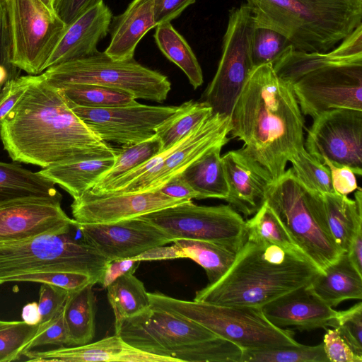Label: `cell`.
I'll return each instance as SVG.
<instances>
[{
	"label": "cell",
	"mask_w": 362,
	"mask_h": 362,
	"mask_svg": "<svg viewBox=\"0 0 362 362\" xmlns=\"http://www.w3.org/2000/svg\"><path fill=\"white\" fill-rule=\"evenodd\" d=\"M139 217L162 230L172 243L204 240L236 254L247 240L245 221L229 204L199 206L189 200Z\"/></svg>",
	"instance_id": "11"
},
{
	"label": "cell",
	"mask_w": 362,
	"mask_h": 362,
	"mask_svg": "<svg viewBox=\"0 0 362 362\" xmlns=\"http://www.w3.org/2000/svg\"><path fill=\"white\" fill-rule=\"evenodd\" d=\"M39 325L0 320V362L18 360L37 331Z\"/></svg>",
	"instance_id": "40"
},
{
	"label": "cell",
	"mask_w": 362,
	"mask_h": 362,
	"mask_svg": "<svg viewBox=\"0 0 362 362\" xmlns=\"http://www.w3.org/2000/svg\"><path fill=\"white\" fill-rule=\"evenodd\" d=\"M56 88L69 84H95L127 91L136 99L163 103L171 83L163 74L134 59L118 61L104 52L51 66L40 74Z\"/></svg>",
	"instance_id": "10"
},
{
	"label": "cell",
	"mask_w": 362,
	"mask_h": 362,
	"mask_svg": "<svg viewBox=\"0 0 362 362\" xmlns=\"http://www.w3.org/2000/svg\"><path fill=\"white\" fill-rule=\"evenodd\" d=\"M306 151L322 161L362 174V110L334 109L313 119L304 141Z\"/></svg>",
	"instance_id": "14"
},
{
	"label": "cell",
	"mask_w": 362,
	"mask_h": 362,
	"mask_svg": "<svg viewBox=\"0 0 362 362\" xmlns=\"http://www.w3.org/2000/svg\"><path fill=\"white\" fill-rule=\"evenodd\" d=\"M290 45L287 38L277 31L255 25L251 43L253 68L268 63L273 64Z\"/></svg>",
	"instance_id": "41"
},
{
	"label": "cell",
	"mask_w": 362,
	"mask_h": 362,
	"mask_svg": "<svg viewBox=\"0 0 362 362\" xmlns=\"http://www.w3.org/2000/svg\"><path fill=\"white\" fill-rule=\"evenodd\" d=\"M107 261L92 246L68 233L0 243V285L16 276L43 272L82 273L98 284Z\"/></svg>",
	"instance_id": "9"
},
{
	"label": "cell",
	"mask_w": 362,
	"mask_h": 362,
	"mask_svg": "<svg viewBox=\"0 0 362 362\" xmlns=\"http://www.w3.org/2000/svg\"><path fill=\"white\" fill-rule=\"evenodd\" d=\"M272 65L291 86L303 115L315 119L334 109L362 110V24L327 52L290 45Z\"/></svg>",
	"instance_id": "3"
},
{
	"label": "cell",
	"mask_w": 362,
	"mask_h": 362,
	"mask_svg": "<svg viewBox=\"0 0 362 362\" xmlns=\"http://www.w3.org/2000/svg\"><path fill=\"white\" fill-rule=\"evenodd\" d=\"M162 151V144L156 135L140 143L122 145L116 149L113 165L89 189L97 193L121 176L144 164Z\"/></svg>",
	"instance_id": "35"
},
{
	"label": "cell",
	"mask_w": 362,
	"mask_h": 362,
	"mask_svg": "<svg viewBox=\"0 0 362 362\" xmlns=\"http://www.w3.org/2000/svg\"><path fill=\"white\" fill-rule=\"evenodd\" d=\"M346 254L354 267L362 275V226L355 230Z\"/></svg>",
	"instance_id": "54"
},
{
	"label": "cell",
	"mask_w": 362,
	"mask_h": 362,
	"mask_svg": "<svg viewBox=\"0 0 362 362\" xmlns=\"http://www.w3.org/2000/svg\"><path fill=\"white\" fill-rule=\"evenodd\" d=\"M57 88L66 101L81 107L108 108L136 102L134 96L127 91L100 85L77 83Z\"/></svg>",
	"instance_id": "37"
},
{
	"label": "cell",
	"mask_w": 362,
	"mask_h": 362,
	"mask_svg": "<svg viewBox=\"0 0 362 362\" xmlns=\"http://www.w3.org/2000/svg\"><path fill=\"white\" fill-rule=\"evenodd\" d=\"M256 26L283 35L293 47L327 52L362 24V0H244Z\"/></svg>",
	"instance_id": "5"
},
{
	"label": "cell",
	"mask_w": 362,
	"mask_h": 362,
	"mask_svg": "<svg viewBox=\"0 0 362 362\" xmlns=\"http://www.w3.org/2000/svg\"><path fill=\"white\" fill-rule=\"evenodd\" d=\"M255 26L253 14L245 3L229 11L221 57L202 100L211 107L213 114L230 116L253 69L251 43Z\"/></svg>",
	"instance_id": "13"
},
{
	"label": "cell",
	"mask_w": 362,
	"mask_h": 362,
	"mask_svg": "<svg viewBox=\"0 0 362 362\" xmlns=\"http://www.w3.org/2000/svg\"><path fill=\"white\" fill-rule=\"evenodd\" d=\"M70 291L47 284H41L38 308L43 325L54 317L64 307Z\"/></svg>",
	"instance_id": "45"
},
{
	"label": "cell",
	"mask_w": 362,
	"mask_h": 362,
	"mask_svg": "<svg viewBox=\"0 0 362 362\" xmlns=\"http://www.w3.org/2000/svg\"><path fill=\"white\" fill-rule=\"evenodd\" d=\"M0 136L13 161L49 165L115 158L103 141L69 107L61 90L41 74L4 119Z\"/></svg>",
	"instance_id": "1"
},
{
	"label": "cell",
	"mask_w": 362,
	"mask_h": 362,
	"mask_svg": "<svg viewBox=\"0 0 362 362\" xmlns=\"http://www.w3.org/2000/svg\"><path fill=\"white\" fill-rule=\"evenodd\" d=\"M103 0H57L56 11L66 25L71 23L87 8Z\"/></svg>",
	"instance_id": "52"
},
{
	"label": "cell",
	"mask_w": 362,
	"mask_h": 362,
	"mask_svg": "<svg viewBox=\"0 0 362 362\" xmlns=\"http://www.w3.org/2000/svg\"><path fill=\"white\" fill-rule=\"evenodd\" d=\"M223 146H214L189 164L182 177L199 194V199L218 198L226 199L228 185L221 156Z\"/></svg>",
	"instance_id": "30"
},
{
	"label": "cell",
	"mask_w": 362,
	"mask_h": 362,
	"mask_svg": "<svg viewBox=\"0 0 362 362\" xmlns=\"http://www.w3.org/2000/svg\"><path fill=\"white\" fill-rule=\"evenodd\" d=\"M74 225L58 200L23 198L0 203V243L68 233Z\"/></svg>",
	"instance_id": "18"
},
{
	"label": "cell",
	"mask_w": 362,
	"mask_h": 362,
	"mask_svg": "<svg viewBox=\"0 0 362 362\" xmlns=\"http://www.w3.org/2000/svg\"><path fill=\"white\" fill-rule=\"evenodd\" d=\"M115 158L57 163L38 171L66 190L74 199L90 189L114 164Z\"/></svg>",
	"instance_id": "29"
},
{
	"label": "cell",
	"mask_w": 362,
	"mask_h": 362,
	"mask_svg": "<svg viewBox=\"0 0 362 362\" xmlns=\"http://www.w3.org/2000/svg\"><path fill=\"white\" fill-rule=\"evenodd\" d=\"M245 225L247 240L274 244L288 250L303 252L266 201L252 218L245 221Z\"/></svg>",
	"instance_id": "36"
},
{
	"label": "cell",
	"mask_w": 362,
	"mask_h": 362,
	"mask_svg": "<svg viewBox=\"0 0 362 362\" xmlns=\"http://www.w3.org/2000/svg\"><path fill=\"white\" fill-rule=\"evenodd\" d=\"M212 114L211 107L204 101L189 100L178 106L177 110L156 129L162 151L176 144Z\"/></svg>",
	"instance_id": "34"
},
{
	"label": "cell",
	"mask_w": 362,
	"mask_h": 362,
	"mask_svg": "<svg viewBox=\"0 0 362 362\" xmlns=\"http://www.w3.org/2000/svg\"><path fill=\"white\" fill-rule=\"evenodd\" d=\"M93 286L89 284L81 289L70 291L64 308L69 345L88 344L95 336L96 300Z\"/></svg>",
	"instance_id": "31"
},
{
	"label": "cell",
	"mask_w": 362,
	"mask_h": 362,
	"mask_svg": "<svg viewBox=\"0 0 362 362\" xmlns=\"http://www.w3.org/2000/svg\"><path fill=\"white\" fill-rule=\"evenodd\" d=\"M37 75L19 76L8 81L0 90V128L2 122Z\"/></svg>",
	"instance_id": "47"
},
{
	"label": "cell",
	"mask_w": 362,
	"mask_h": 362,
	"mask_svg": "<svg viewBox=\"0 0 362 362\" xmlns=\"http://www.w3.org/2000/svg\"><path fill=\"white\" fill-rule=\"evenodd\" d=\"M327 327L336 329L352 351L362 358V303L349 309L337 311Z\"/></svg>",
	"instance_id": "42"
},
{
	"label": "cell",
	"mask_w": 362,
	"mask_h": 362,
	"mask_svg": "<svg viewBox=\"0 0 362 362\" xmlns=\"http://www.w3.org/2000/svg\"><path fill=\"white\" fill-rule=\"evenodd\" d=\"M10 281H30L54 285L69 291H77L89 284H97L91 276L78 272H43L25 274L10 279Z\"/></svg>",
	"instance_id": "43"
},
{
	"label": "cell",
	"mask_w": 362,
	"mask_h": 362,
	"mask_svg": "<svg viewBox=\"0 0 362 362\" xmlns=\"http://www.w3.org/2000/svg\"><path fill=\"white\" fill-rule=\"evenodd\" d=\"M66 103L103 141L122 146L140 143L156 136V127L178 107L135 102L120 107L94 108Z\"/></svg>",
	"instance_id": "15"
},
{
	"label": "cell",
	"mask_w": 362,
	"mask_h": 362,
	"mask_svg": "<svg viewBox=\"0 0 362 362\" xmlns=\"http://www.w3.org/2000/svg\"><path fill=\"white\" fill-rule=\"evenodd\" d=\"M173 243L152 248L132 259L141 262L189 258L205 270L209 284H213L225 274L236 255L221 245L204 240L178 239Z\"/></svg>",
	"instance_id": "24"
},
{
	"label": "cell",
	"mask_w": 362,
	"mask_h": 362,
	"mask_svg": "<svg viewBox=\"0 0 362 362\" xmlns=\"http://www.w3.org/2000/svg\"><path fill=\"white\" fill-rule=\"evenodd\" d=\"M323 348L329 362H362L336 329H325Z\"/></svg>",
	"instance_id": "48"
},
{
	"label": "cell",
	"mask_w": 362,
	"mask_h": 362,
	"mask_svg": "<svg viewBox=\"0 0 362 362\" xmlns=\"http://www.w3.org/2000/svg\"><path fill=\"white\" fill-rule=\"evenodd\" d=\"M64 307L52 320L39 325L34 337L25 346L23 354L34 348L44 345H69V336L64 319Z\"/></svg>",
	"instance_id": "44"
},
{
	"label": "cell",
	"mask_w": 362,
	"mask_h": 362,
	"mask_svg": "<svg viewBox=\"0 0 362 362\" xmlns=\"http://www.w3.org/2000/svg\"><path fill=\"white\" fill-rule=\"evenodd\" d=\"M188 199L170 197L159 190L137 192L93 193L89 189L74 199L73 219L76 223H111L139 217Z\"/></svg>",
	"instance_id": "17"
},
{
	"label": "cell",
	"mask_w": 362,
	"mask_h": 362,
	"mask_svg": "<svg viewBox=\"0 0 362 362\" xmlns=\"http://www.w3.org/2000/svg\"><path fill=\"white\" fill-rule=\"evenodd\" d=\"M156 25L154 0H132L122 13L112 17L111 39L104 52L114 60L134 59L140 40Z\"/></svg>",
	"instance_id": "25"
},
{
	"label": "cell",
	"mask_w": 362,
	"mask_h": 362,
	"mask_svg": "<svg viewBox=\"0 0 362 362\" xmlns=\"http://www.w3.org/2000/svg\"><path fill=\"white\" fill-rule=\"evenodd\" d=\"M308 287L326 305L337 307L344 300L362 298V275L344 252L337 261L318 272Z\"/></svg>",
	"instance_id": "26"
},
{
	"label": "cell",
	"mask_w": 362,
	"mask_h": 362,
	"mask_svg": "<svg viewBox=\"0 0 362 362\" xmlns=\"http://www.w3.org/2000/svg\"><path fill=\"white\" fill-rule=\"evenodd\" d=\"M23 356L32 362H178L176 359L143 351L115 334L93 343L61 346L47 351H28Z\"/></svg>",
	"instance_id": "21"
},
{
	"label": "cell",
	"mask_w": 362,
	"mask_h": 362,
	"mask_svg": "<svg viewBox=\"0 0 362 362\" xmlns=\"http://www.w3.org/2000/svg\"><path fill=\"white\" fill-rule=\"evenodd\" d=\"M261 310L274 326L294 327L300 331L326 329L337 313L319 298L308 285L275 298L261 307Z\"/></svg>",
	"instance_id": "23"
},
{
	"label": "cell",
	"mask_w": 362,
	"mask_h": 362,
	"mask_svg": "<svg viewBox=\"0 0 362 362\" xmlns=\"http://www.w3.org/2000/svg\"><path fill=\"white\" fill-rule=\"evenodd\" d=\"M230 117L212 114L180 140L164 160L148 176L107 192L137 193L158 190L170 179L216 146L230 139Z\"/></svg>",
	"instance_id": "16"
},
{
	"label": "cell",
	"mask_w": 362,
	"mask_h": 362,
	"mask_svg": "<svg viewBox=\"0 0 362 362\" xmlns=\"http://www.w3.org/2000/svg\"><path fill=\"white\" fill-rule=\"evenodd\" d=\"M288 162L296 177L308 189L320 194L334 192L329 168L310 154L304 146L290 157Z\"/></svg>",
	"instance_id": "39"
},
{
	"label": "cell",
	"mask_w": 362,
	"mask_h": 362,
	"mask_svg": "<svg viewBox=\"0 0 362 362\" xmlns=\"http://www.w3.org/2000/svg\"><path fill=\"white\" fill-rule=\"evenodd\" d=\"M196 0H154V18L157 25L170 23Z\"/></svg>",
	"instance_id": "50"
},
{
	"label": "cell",
	"mask_w": 362,
	"mask_h": 362,
	"mask_svg": "<svg viewBox=\"0 0 362 362\" xmlns=\"http://www.w3.org/2000/svg\"><path fill=\"white\" fill-rule=\"evenodd\" d=\"M158 190L172 198L188 200L199 199L197 192L192 188L180 174L170 179Z\"/></svg>",
	"instance_id": "53"
},
{
	"label": "cell",
	"mask_w": 362,
	"mask_h": 362,
	"mask_svg": "<svg viewBox=\"0 0 362 362\" xmlns=\"http://www.w3.org/2000/svg\"><path fill=\"white\" fill-rule=\"evenodd\" d=\"M115 334L132 346L178 362H240L243 352L192 320L151 307L124 320Z\"/></svg>",
	"instance_id": "6"
},
{
	"label": "cell",
	"mask_w": 362,
	"mask_h": 362,
	"mask_svg": "<svg viewBox=\"0 0 362 362\" xmlns=\"http://www.w3.org/2000/svg\"><path fill=\"white\" fill-rule=\"evenodd\" d=\"M20 71L11 63L7 21L0 0V90L8 81L19 76Z\"/></svg>",
	"instance_id": "46"
},
{
	"label": "cell",
	"mask_w": 362,
	"mask_h": 362,
	"mask_svg": "<svg viewBox=\"0 0 362 362\" xmlns=\"http://www.w3.org/2000/svg\"><path fill=\"white\" fill-rule=\"evenodd\" d=\"M10 42L11 63L39 75L66 26L41 0H1Z\"/></svg>",
	"instance_id": "12"
},
{
	"label": "cell",
	"mask_w": 362,
	"mask_h": 362,
	"mask_svg": "<svg viewBox=\"0 0 362 362\" xmlns=\"http://www.w3.org/2000/svg\"><path fill=\"white\" fill-rule=\"evenodd\" d=\"M105 289L115 316V332L124 320L136 316L151 308L148 293L134 273L119 276Z\"/></svg>",
	"instance_id": "32"
},
{
	"label": "cell",
	"mask_w": 362,
	"mask_h": 362,
	"mask_svg": "<svg viewBox=\"0 0 362 362\" xmlns=\"http://www.w3.org/2000/svg\"><path fill=\"white\" fill-rule=\"evenodd\" d=\"M148 295L151 308L192 320L242 350L298 344L292 330L272 325L261 308L180 300L158 292Z\"/></svg>",
	"instance_id": "7"
},
{
	"label": "cell",
	"mask_w": 362,
	"mask_h": 362,
	"mask_svg": "<svg viewBox=\"0 0 362 362\" xmlns=\"http://www.w3.org/2000/svg\"><path fill=\"white\" fill-rule=\"evenodd\" d=\"M140 261L132 259L108 260L98 282L103 288L127 273H134Z\"/></svg>",
	"instance_id": "51"
},
{
	"label": "cell",
	"mask_w": 362,
	"mask_h": 362,
	"mask_svg": "<svg viewBox=\"0 0 362 362\" xmlns=\"http://www.w3.org/2000/svg\"><path fill=\"white\" fill-rule=\"evenodd\" d=\"M265 201L298 246L320 272L344 253L327 225L322 194L302 185L291 168L269 185Z\"/></svg>",
	"instance_id": "8"
},
{
	"label": "cell",
	"mask_w": 362,
	"mask_h": 362,
	"mask_svg": "<svg viewBox=\"0 0 362 362\" xmlns=\"http://www.w3.org/2000/svg\"><path fill=\"white\" fill-rule=\"evenodd\" d=\"M355 199L336 192L322 194L324 216L331 235L342 252H346L351 239L362 226V192L360 187Z\"/></svg>",
	"instance_id": "27"
},
{
	"label": "cell",
	"mask_w": 362,
	"mask_h": 362,
	"mask_svg": "<svg viewBox=\"0 0 362 362\" xmlns=\"http://www.w3.org/2000/svg\"><path fill=\"white\" fill-rule=\"evenodd\" d=\"M153 37L161 52L182 69L193 88L199 87L204 79L199 62L189 45L173 25H157Z\"/></svg>",
	"instance_id": "33"
},
{
	"label": "cell",
	"mask_w": 362,
	"mask_h": 362,
	"mask_svg": "<svg viewBox=\"0 0 362 362\" xmlns=\"http://www.w3.org/2000/svg\"><path fill=\"white\" fill-rule=\"evenodd\" d=\"M42 3L49 9L51 11L56 12V4L57 0H41Z\"/></svg>",
	"instance_id": "56"
},
{
	"label": "cell",
	"mask_w": 362,
	"mask_h": 362,
	"mask_svg": "<svg viewBox=\"0 0 362 362\" xmlns=\"http://www.w3.org/2000/svg\"><path fill=\"white\" fill-rule=\"evenodd\" d=\"M83 241L107 260L132 259L152 248L172 243L152 223L140 218L111 223L75 222Z\"/></svg>",
	"instance_id": "19"
},
{
	"label": "cell",
	"mask_w": 362,
	"mask_h": 362,
	"mask_svg": "<svg viewBox=\"0 0 362 362\" xmlns=\"http://www.w3.org/2000/svg\"><path fill=\"white\" fill-rule=\"evenodd\" d=\"M23 198H47L62 201L54 183L39 172L16 163L0 161V203Z\"/></svg>",
	"instance_id": "28"
},
{
	"label": "cell",
	"mask_w": 362,
	"mask_h": 362,
	"mask_svg": "<svg viewBox=\"0 0 362 362\" xmlns=\"http://www.w3.org/2000/svg\"><path fill=\"white\" fill-rule=\"evenodd\" d=\"M322 163L326 165L330 170L332 185L334 192L347 196L358 188L356 174L350 168L336 165L327 158H323Z\"/></svg>",
	"instance_id": "49"
},
{
	"label": "cell",
	"mask_w": 362,
	"mask_h": 362,
	"mask_svg": "<svg viewBox=\"0 0 362 362\" xmlns=\"http://www.w3.org/2000/svg\"><path fill=\"white\" fill-rule=\"evenodd\" d=\"M230 139L239 150L276 180L290 157L304 146L305 119L289 83L271 63L254 67L230 114Z\"/></svg>",
	"instance_id": "2"
},
{
	"label": "cell",
	"mask_w": 362,
	"mask_h": 362,
	"mask_svg": "<svg viewBox=\"0 0 362 362\" xmlns=\"http://www.w3.org/2000/svg\"><path fill=\"white\" fill-rule=\"evenodd\" d=\"M240 362H329L322 343L297 344L243 350Z\"/></svg>",
	"instance_id": "38"
},
{
	"label": "cell",
	"mask_w": 362,
	"mask_h": 362,
	"mask_svg": "<svg viewBox=\"0 0 362 362\" xmlns=\"http://www.w3.org/2000/svg\"><path fill=\"white\" fill-rule=\"evenodd\" d=\"M22 320L31 325H39L41 321L38 303L31 302L25 304L21 312Z\"/></svg>",
	"instance_id": "55"
},
{
	"label": "cell",
	"mask_w": 362,
	"mask_h": 362,
	"mask_svg": "<svg viewBox=\"0 0 362 362\" xmlns=\"http://www.w3.org/2000/svg\"><path fill=\"white\" fill-rule=\"evenodd\" d=\"M221 158L228 185L225 200L245 217L252 216L265 202L267 187L272 182L269 175L239 149Z\"/></svg>",
	"instance_id": "22"
},
{
	"label": "cell",
	"mask_w": 362,
	"mask_h": 362,
	"mask_svg": "<svg viewBox=\"0 0 362 362\" xmlns=\"http://www.w3.org/2000/svg\"><path fill=\"white\" fill-rule=\"evenodd\" d=\"M320 272L301 251L246 240L225 274L197 291L194 300L261 308L308 285Z\"/></svg>",
	"instance_id": "4"
},
{
	"label": "cell",
	"mask_w": 362,
	"mask_h": 362,
	"mask_svg": "<svg viewBox=\"0 0 362 362\" xmlns=\"http://www.w3.org/2000/svg\"><path fill=\"white\" fill-rule=\"evenodd\" d=\"M112 17V11L103 0L66 25L42 67V72L51 66L98 52L97 45L109 33Z\"/></svg>",
	"instance_id": "20"
}]
</instances>
